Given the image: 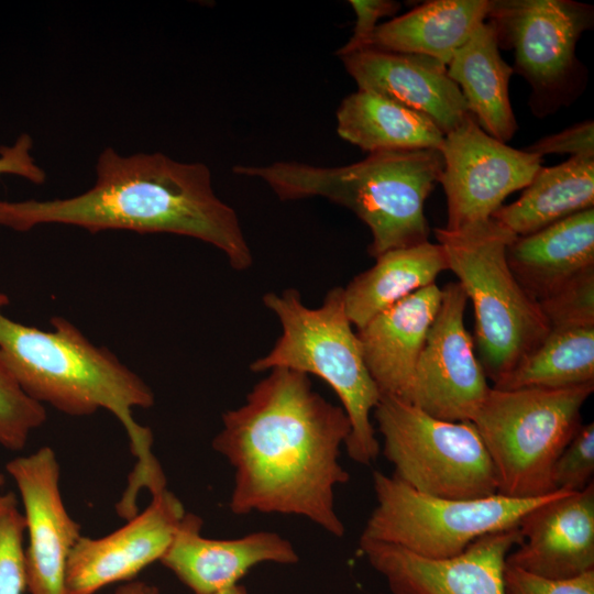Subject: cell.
Masks as SVG:
<instances>
[{
    "mask_svg": "<svg viewBox=\"0 0 594 594\" xmlns=\"http://www.w3.org/2000/svg\"><path fill=\"white\" fill-rule=\"evenodd\" d=\"M375 264L355 276L343 297L346 315L358 329L406 296L435 284L448 270L443 248L429 241L387 251Z\"/></svg>",
    "mask_w": 594,
    "mask_h": 594,
    "instance_id": "obj_23",
    "label": "cell"
},
{
    "mask_svg": "<svg viewBox=\"0 0 594 594\" xmlns=\"http://www.w3.org/2000/svg\"><path fill=\"white\" fill-rule=\"evenodd\" d=\"M4 484V476L0 474V487ZM11 493H7L0 496V509L7 504L10 498Z\"/></svg>",
    "mask_w": 594,
    "mask_h": 594,
    "instance_id": "obj_37",
    "label": "cell"
},
{
    "mask_svg": "<svg viewBox=\"0 0 594 594\" xmlns=\"http://www.w3.org/2000/svg\"><path fill=\"white\" fill-rule=\"evenodd\" d=\"M448 230L491 219L510 194L535 177L541 157L487 134L472 114L444 135L440 147Z\"/></svg>",
    "mask_w": 594,
    "mask_h": 594,
    "instance_id": "obj_11",
    "label": "cell"
},
{
    "mask_svg": "<svg viewBox=\"0 0 594 594\" xmlns=\"http://www.w3.org/2000/svg\"><path fill=\"white\" fill-rule=\"evenodd\" d=\"M358 90L428 116L446 135L471 114L441 62L418 54L365 48L339 57Z\"/></svg>",
    "mask_w": 594,
    "mask_h": 594,
    "instance_id": "obj_17",
    "label": "cell"
},
{
    "mask_svg": "<svg viewBox=\"0 0 594 594\" xmlns=\"http://www.w3.org/2000/svg\"><path fill=\"white\" fill-rule=\"evenodd\" d=\"M522 540L517 526L484 535L462 553L444 559L365 539H360L359 548L393 594H505L506 558Z\"/></svg>",
    "mask_w": 594,
    "mask_h": 594,
    "instance_id": "obj_13",
    "label": "cell"
},
{
    "mask_svg": "<svg viewBox=\"0 0 594 594\" xmlns=\"http://www.w3.org/2000/svg\"><path fill=\"white\" fill-rule=\"evenodd\" d=\"M447 72L479 125L501 142L512 140L518 129L508 90L514 70L501 56L496 26L491 20L479 25L454 53Z\"/></svg>",
    "mask_w": 594,
    "mask_h": 594,
    "instance_id": "obj_21",
    "label": "cell"
},
{
    "mask_svg": "<svg viewBox=\"0 0 594 594\" xmlns=\"http://www.w3.org/2000/svg\"><path fill=\"white\" fill-rule=\"evenodd\" d=\"M518 527L524 540L506 564L558 580L594 570V483L554 491Z\"/></svg>",
    "mask_w": 594,
    "mask_h": 594,
    "instance_id": "obj_16",
    "label": "cell"
},
{
    "mask_svg": "<svg viewBox=\"0 0 594 594\" xmlns=\"http://www.w3.org/2000/svg\"><path fill=\"white\" fill-rule=\"evenodd\" d=\"M444 162L440 150L370 153L343 166L300 162L235 165V175L263 180L280 200L320 196L356 215L370 229L369 254H381L428 241L425 201L439 183Z\"/></svg>",
    "mask_w": 594,
    "mask_h": 594,
    "instance_id": "obj_4",
    "label": "cell"
},
{
    "mask_svg": "<svg viewBox=\"0 0 594 594\" xmlns=\"http://www.w3.org/2000/svg\"><path fill=\"white\" fill-rule=\"evenodd\" d=\"M336 117L339 136L369 154L440 150L444 140L443 132L428 116L369 91L346 96Z\"/></svg>",
    "mask_w": 594,
    "mask_h": 594,
    "instance_id": "obj_24",
    "label": "cell"
},
{
    "mask_svg": "<svg viewBox=\"0 0 594 594\" xmlns=\"http://www.w3.org/2000/svg\"><path fill=\"white\" fill-rule=\"evenodd\" d=\"M594 422L582 425L556 460L551 483L554 491L579 492L593 482Z\"/></svg>",
    "mask_w": 594,
    "mask_h": 594,
    "instance_id": "obj_30",
    "label": "cell"
},
{
    "mask_svg": "<svg viewBox=\"0 0 594 594\" xmlns=\"http://www.w3.org/2000/svg\"><path fill=\"white\" fill-rule=\"evenodd\" d=\"M356 21L353 34L349 41L337 51L343 56L365 48L377 28L380 19L394 15L400 9V3L392 0H351Z\"/></svg>",
    "mask_w": 594,
    "mask_h": 594,
    "instance_id": "obj_33",
    "label": "cell"
},
{
    "mask_svg": "<svg viewBox=\"0 0 594 594\" xmlns=\"http://www.w3.org/2000/svg\"><path fill=\"white\" fill-rule=\"evenodd\" d=\"M448 270L473 304L479 360L494 384L536 349L550 331L538 302L509 268L506 250L517 237L493 218L458 230L436 228Z\"/></svg>",
    "mask_w": 594,
    "mask_h": 594,
    "instance_id": "obj_6",
    "label": "cell"
},
{
    "mask_svg": "<svg viewBox=\"0 0 594 594\" xmlns=\"http://www.w3.org/2000/svg\"><path fill=\"white\" fill-rule=\"evenodd\" d=\"M6 470L16 484L24 508L26 588L31 594H67V561L81 537V527L64 505L56 454L43 447L9 461Z\"/></svg>",
    "mask_w": 594,
    "mask_h": 594,
    "instance_id": "obj_14",
    "label": "cell"
},
{
    "mask_svg": "<svg viewBox=\"0 0 594 594\" xmlns=\"http://www.w3.org/2000/svg\"><path fill=\"white\" fill-rule=\"evenodd\" d=\"M376 506L360 539L399 546L431 559L462 553L477 538L519 526L552 493L536 498L494 494L453 499L420 493L393 475L373 473Z\"/></svg>",
    "mask_w": 594,
    "mask_h": 594,
    "instance_id": "obj_9",
    "label": "cell"
},
{
    "mask_svg": "<svg viewBox=\"0 0 594 594\" xmlns=\"http://www.w3.org/2000/svg\"><path fill=\"white\" fill-rule=\"evenodd\" d=\"M506 257L524 290L537 302L541 301L594 268V208L535 233L516 237L507 246Z\"/></svg>",
    "mask_w": 594,
    "mask_h": 594,
    "instance_id": "obj_20",
    "label": "cell"
},
{
    "mask_svg": "<svg viewBox=\"0 0 594 594\" xmlns=\"http://www.w3.org/2000/svg\"><path fill=\"white\" fill-rule=\"evenodd\" d=\"M594 383L565 388L491 391L471 421L497 479V494L536 498L554 492L552 468L582 426Z\"/></svg>",
    "mask_w": 594,
    "mask_h": 594,
    "instance_id": "obj_7",
    "label": "cell"
},
{
    "mask_svg": "<svg viewBox=\"0 0 594 594\" xmlns=\"http://www.w3.org/2000/svg\"><path fill=\"white\" fill-rule=\"evenodd\" d=\"M114 594H160V591L156 586L141 581H129L119 586Z\"/></svg>",
    "mask_w": 594,
    "mask_h": 594,
    "instance_id": "obj_35",
    "label": "cell"
},
{
    "mask_svg": "<svg viewBox=\"0 0 594 594\" xmlns=\"http://www.w3.org/2000/svg\"><path fill=\"white\" fill-rule=\"evenodd\" d=\"M33 141L29 134H21L13 144L0 146V175L9 174L40 185L46 174L32 156Z\"/></svg>",
    "mask_w": 594,
    "mask_h": 594,
    "instance_id": "obj_34",
    "label": "cell"
},
{
    "mask_svg": "<svg viewBox=\"0 0 594 594\" xmlns=\"http://www.w3.org/2000/svg\"><path fill=\"white\" fill-rule=\"evenodd\" d=\"M594 208V157H570L540 167L516 201L502 206L493 219L517 237Z\"/></svg>",
    "mask_w": 594,
    "mask_h": 594,
    "instance_id": "obj_25",
    "label": "cell"
},
{
    "mask_svg": "<svg viewBox=\"0 0 594 594\" xmlns=\"http://www.w3.org/2000/svg\"><path fill=\"white\" fill-rule=\"evenodd\" d=\"M587 383H594V327H578L550 329L543 341L493 387L565 388Z\"/></svg>",
    "mask_w": 594,
    "mask_h": 594,
    "instance_id": "obj_26",
    "label": "cell"
},
{
    "mask_svg": "<svg viewBox=\"0 0 594 594\" xmlns=\"http://www.w3.org/2000/svg\"><path fill=\"white\" fill-rule=\"evenodd\" d=\"M24 534V516L11 493L0 509V594H23L26 588Z\"/></svg>",
    "mask_w": 594,
    "mask_h": 594,
    "instance_id": "obj_29",
    "label": "cell"
},
{
    "mask_svg": "<svg viewBox=\"0 0 594 594\" xmlns=\"http://www.w3.org/2000/svg\"><path fill=\"white\" fill-rule=\"evenodd\" d=\"M201 528V518L186 513L160 560L195 594H215L235 585L252 566L263 562H298L292 543L275 532L223 540L205 538Z\"/></svg>",
    "mask_w": 594,
    "mask_h": 594,
    "instance_id": "obj_18",
    "label": "cell"
},
{
    "mask_svg": "<svg viewBox=\"0 0 594 594\" xmlns=\"http://www.w3.org/2000/svg\"><path fill=\"white\" fill-rule=\"evenodd\" d=\"M487 20L499 47L514 51L513 70L531 86L530 107L538 117L572 102L585 84L575 50L593 26V7L571 0H491Z\"/></svg>",
    "mask_w": 594,
    "mask_h": 594,
    "instance_id": "obj_10",
    "label": "cell"
},
{
    "mask_svg": "<svg viewBox=\"0 0 594 594\" xmlns=\"http://www.w3.org/2000/svg\"><path fill=\"white\" fill-rule=\"evenodd\" d=\"M550 329L594 327V268L538 302Z\"/></svg>",
    "mask_w": 594,
    "mask_h": 594,
    "instance_id": "obj_28",
    "label": "cell"
},
{
    "mask_svg": "<svg viewBox=\"0 0 594 594\" xmlns=\"http://www.w3.org/2000/svg\"><path fill=\"white\" fill-rule=\"evenodd\" d=\"M373 415L397 480L420 493L453 499L497 493L493 463L472 422L441 420L389 396L381 397Z\"/></svg>",
    "mask_w": 594,
    "mask_h": 594,
    "instance_id": "obj_8",
    "label": "cell"
},
{
    "mask_svg": "<svg viewBox=\"0 0 594 594\" xmlns=\"http://www.w3.org/2000/svg\"><path fill=\"white\" fill-rule=\"evenodd\" d=\"M505 594H594V570L569 579H549L505 564Z\"/></svg>",
    "mask_w": 594,
    "mask_h": 594,
    "instance_id": "obj_31",
    "label": "cell"
},
{
    "mask_svg": "<svg viewBox=\"0 0 594 594\" xmlns=\"http://www.w3.org/2000/svg\"><path fill=\"white\" fill-rule=\"evenodd\" d=\"M263 302L279 320L282 334L273 349L250 369H288L323 380L339 397L351 425L344 443L350 459L373 463L380 443L371 414L382 395L373 381L344 306L343 287L331 288L317 308L302 304L295 288L270 292Z\"/></svg>",
    "mask_w": 594,
    "mask_h": 594,
    "instance_id": "obj_5",
    "label": "cell"
},
{
    "mask_svg": "<svg viewBox=\"0 0 594 594\" xmlns=\"http://www.w3.org/2000/svg\"><path fill=\"white\" fill-rule=\"evenodd\" d=\"M491 0H432L378 24L365 48L418 54L446 66L488 16ZM363 48V50H365Z\"/></svg>",
    "mask_w": 594,
    "mask_h": 594,
    "instance_id": "obj_22",
    "label": "cell"
},
{
    "mask_svg": "<svg viewBox=\"0 0 594 594\" xmlns=\"http://www.w3.org/2000/svg\"><path fill=\"white\" fill-rule=\"evenodd\" d=\"M45 420L44 405L22 391L0 353V444L12 451L22 450Z\"/></svg>",
    "mask_w": 594,
    "mask_h": 594,
    "instance_id": "obj_27",
    "label": "cell"
},
{
    "mask_svg": "<svg viewBox=\"0 0 594 594\" xmlns=\"http://www.w3.org/2000/svg\"><path fill=\"white\" fill-rule=\"evenodd\" d=\"M96 174L94 186L74 197L0 200V227L25 232L57 223L92 233H170L213 245L233 270L253 264L238 215L215 194L204 163L178 162L162 153L122 155L107 147L98 156Z\"/></svg>",
    "mask_w": 594,
    "mask_h": 594,
    "instance_id": "obj_2",
    "label": "cell"
},
{
    "mask_svg": "<svg viewBox=\"0 0 594 594\" xmlns=\"http://www.w3.org/2000/svg\"><path fill=\"white\" fill-rule=\"evenodd\" d=\"M441 302L419 356L409 404L446 421H472L491 386L464 326L468 297L458 282Z\"/></svg>",
    "mask_w": 594,
    "mask_h": 594,
    "instance_id": "obj_12",
    "label": "cell"
},
{
    "mask_svg": "<svg viewBox=\"0 0 594 594\" xmlns=\"http://www.w3.org/2000/svg\"><path fill=\"white\" fill-rule=\"evenodd\" d=\"M8 296L0 292V353L22 391L32 399L69 416L111 413L123 426L136 459L123 495L136 501L166 487L152 452L153 436L133 417L135 408L154 404L151 387L109 349L94 344L68 319L55 316L52 330L25 326L7 317Z\"/></svg>",
    "mask_w": 594,
    "mask_h": 594,
    "instance_id": "obj_3",
    "label": "cell"
},
{
    "mask_svg": "<svg viewBox=\"0 0 594 594\" xmlns=\"http://www.w3.org/2000/svg\"><path fill=\"white\" fill-rule=\"evenodd\" d=\"M185 514L182 502L164 488L123 527L100 538L81 536L67 561V594H95L109 584L131 581L162 559Z\"/></svg>",
    "mask_w": 594,
    "mask_h": 594,
    "instance_id": "obj_15",
    "label": "cell"
},
{
    "mask_svg": "<svg viewBox=\"0 0 594 594\" xmlns=\"http://www.w3.org/2000/svg\"><path fill=\"white\" fill-rule=\"evenodd\" d=\"M350 431L343 408L315 392L309 375L271 370L223 414L212 442L234 469L231 512L297 515L342 537L334 490L350 479L339 463Z\"/></svg>",
    "mask_w": 594,
    "mask_h": 594,
    "instance_id": "obj_1",
    "label": "cell"
},
{
    "mask_svg": "<svg viewBox=\"0 0 594 594\" xmlns=\"http://www.w3.org/2000/svg\"><path fill=\"white\" fill-rule=\"evenodd\" d=\"M522 150L540 157L565 153L571 157H594V122H580L559 133L543 136Z\"/></svg>",
    "mask_w": 594,
    "mask_h": 594,
    "instance_id": "obj_32",
    "label": "cell"
},
{
    "mask_svg": "<svg viewBox=\"0 0 594 594\" xmlns=\"http://www.w3.org/2000/svg\"><path fill=\"white\" fill-rule=\"evenodd\" d=\"M215 594H248V592L243 585L235 584Z\"/></svg>",
    "mask_w": 594,
    "mask_h": 594,
    "instance_id": "obj_36",
    "label": "cell"
},
{
    "mask_svg": "<svg viewBox=\"0 0 594 594\" xmlns=\"http://www.w3.org/2000/svg\"><path fill=\"white\" fill-rule=\"evenodd\" d=\"M441 297L442 289L431 284L356 330L366 367L382 396L409 403L416 366Z\"/></svg>",
    "mask_w": 594,
    "mask_h": 594,
    "instance_id": "obj_19",
    "label": "cell"
}]
</instances>
